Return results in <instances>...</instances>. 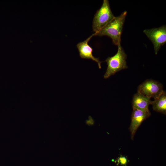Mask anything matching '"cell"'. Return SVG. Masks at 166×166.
Listing matches in <instances>:
<instances>
[{
	"instance_id": "6da1fadb",
	"label": "cell",
	"mask_w": 166,
	"mask_h": 166,
	"mask_svg": "<svg viewBox=\"0 0 166 166\" xmlns=\"http://www.w3.org/2000/svg\"><path fill=\"white\" fill-rule=\"evenodd\" d=\"M127 14L126 11L114 18L98 32L95 36H106L110 38L113 44L117 45L121 44V37L123 25Z\"/></svg>"
},
{
	"instance_id": "7a4b0ae2",
	"label": "cell",
	"mask_w": 166,
	"mask_h": 166,
	"mask_svg": "<svg viewBox=\"0 0 166 166\" xmlns=\"http://www.w3.org/2000/svg\"><path fill=\"white\" fill-rule=\"evenodd\" d=\"M117 51L114 55L108 57L105 60L107 67L104 78H109L117 72L128 68L126 64L127 55L125 53L121 44L118 45Z\"/></svg>"
},
{
	"instance_id": "3957f363",
	"label": "cell",
	"mask_w": 166,
	"mask_h": 166,
	"mask_svg": "<svg viewBox=\"0 0 166 166\" xmlns=\"http://www.w3.org/2000/svg\"><path fill=\"white\" fill-rule=\"evenodd\" d=\"M108 0H104L100 8L95 14L93 22V31L97 33L111 21L115 17Z\"/></svg>"
},
{
	"instance_id": "277c9868",
	"label": "cell",
	"mask_w": 166,
	"mask_h": 166,
	"mask_svg": "<svg viewBox=\"0 0 166 166\" xmlns=\"http://www.w3.org/2000/svg\"><path fill=\"white\" fill-rule=\"evenodd\" d=\"M143 32L152 42L155 54H157L161 46L166 42V26L146 29Z\"/></svg>"
},
{
	"instance_id": "5b68a950",
	"label": "cell",
	"mask_w": 166,
	"mask_h": 166,
	"mask_svg": "<svg viewBox=\"0 0 166 166\" xmlns=\"http://www.w3.org/2000/svg\"><path fill=\"white\" fill-rule=\"evenodd\" d=\"M163 91V85L161 83L153 80L148 79L138 86L137 93L150 98H153L155 99Z\"/></svg>"
},
{
	"instance_id": "8992f818",
	"label": "cell",
	"mask_w": 166,
	"mask_h": 166,
	"mask_svg": "<svg viewBox=\"0 0 166 166\" xmlns=\"http://www.w3.org/2000/svg\"><path fill=\"white\" fill-rule=\"evenodd\" d=\"M151 115L149 112H144L135 108H133L131 115V121L129 130L131 138L133 140L135 134L142 122Z\"/></svg>"
},
{
	"instance_id": "52a82bcc",
	"label": "cell",
	"mask_w": 166,
	"mask_h": 166,
	"mask_svg": "<svg viewBox=\"0 0 166 166\" xmlns=\"http://www.w3.org/2000/svg\"><path fill=\"white\" fill-rule=\"evenodd\" d=\"M94 36H95V33L84 41L78 43L77 45V47L79 52L80 56L81 58L92 60L96 62L98 64L99 68L101 69V62L98 58L93 56V48L88 44L89 41Z\"/></svg>"
},
{
	"instance_id": "ba28073f",
	"label": "cell",
	"mask_w": 166,
	"mask_h": 166,
	"mask_svg": "<svg viewBox=\"0 0 166 166\" xmlns=\"http://www.w3.org/2000/svg\"><path fill=\"white\" fill-rule=\"evenodd\" d=\"M151 102L150 98L137 93L134 95L133 98L132 108L144 112H149L148 106L151 104Z\"/></svg>"
},
{
	"instance_id": "9c48e42d",
	"label": "cell",
	"mask_w": 166,
	"mask_h": 166,
	"mask_svg": "<svg viewBox=\"0 0 166 166\" xmlns=\"http://www.w3.org/2000/svg\"><path fill=\"white\" fill-rule=\"evenodd\" d=\"M154 110L161 113L164 114H166V93L163 91L157 98L151 102Z\"/></svg>"
},
{
	"instance_id": "30bf717a",
	"label": "cell",
	"mask_w": 166,
	"mask_h": 166,
	"mask_svg": "<svg viewBox=\"0 0 166 166\" xmlns=\"http://www.w3.org/2000/svg\"><path fill=\"white\" fill-rule=\"evenodd\" d=\"M117 162L121 165H125L127 163V160L125 157L121 156L118 158Z\"/></svg>"
}]
</instances>
